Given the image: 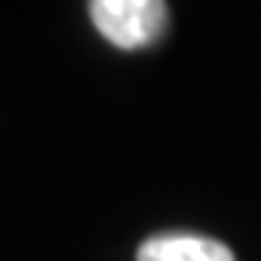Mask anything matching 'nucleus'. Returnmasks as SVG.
<instances>
[{
	"instance_id": "obj_2",
	"label": "nucleus",
	"mask_w": 261,
	"mask_h": 261,
	"mask_svg": "<svg viewBox=\"0 0 261 261\" xmlns=\"http://www.w3.org/2000/svg\"><path fill=\"white\" fill-rule=\"evenodd\" d=\"M137 261H235L226 244L192 232L154 235L140 247Z\"/></svg>"
},
{
	"instance_id": "obj_1",
	"label": "nucleus",
	"mask_w": 261,
	"mask_h": 261,
	"mask_svg": "<svg viewBox=\"0 0 261 261\" xmlns=\"http://www.w3.org/2000/svg\"><path fill=\"white\" fill-rule=\"evenodd\" d=\"M90 20L119 49H145L168 27L166 0H87Z\"/></svg>"
}]
</instances>
